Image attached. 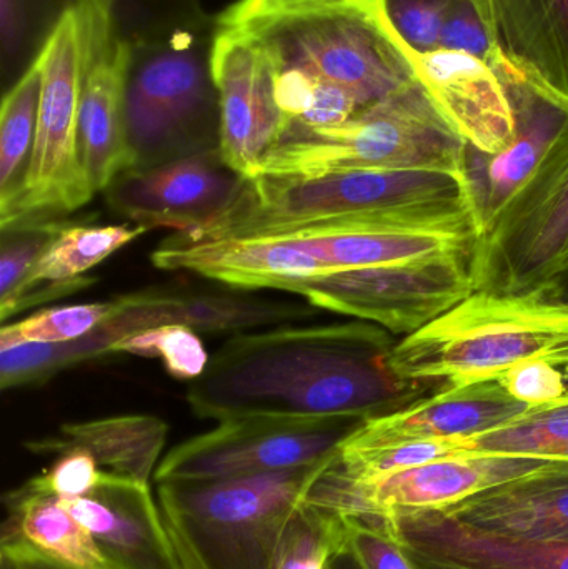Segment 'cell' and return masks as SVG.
<instances>
[{
    "label": "cell",
    "instance_id": "15",
    "mask_svg": "<svg viewBox=\"0 0 568 569\" xmlns=\"http://www.w3.org/2000/svg\"><path fill=\"white\" fill-rule=\"evenodd\" d=\"M312 305L283 303L230 295H177L146 290L113 300V311L99 328L67 345L70 365L109 353L110 345L137 331L162 325H182L197 333L243 331L266 325L306 320Z\"/></svg>",
    "mask_w": 568,
    "mask_h": 569
},
{
    "label": "cell",
    "instance_id": "32",
    "mask_svg": "<svg viewBox=\"0 0 568 569\" xmlns=\"http://www.w3.org/2000/svg\"><path fill=\"white\" fill-rule=\"evenodd\" d=\"M117 37L127 46L166 39L209 23L200 0H99Z\"/></svg>",
    "mask_w": 568,
    "mask_h": 569
},
{
    "label": "cell",
    "instance_id": "12",
    "mask_svg": "<svg viewBox=\"0 0 568 569\" xmlns=\"http://www.w3.org/2000/svg\"><path fill=\"white\" fill-rule=\"evenodd\" d=\"M42 70L36 146L13 222L69 213L89 203L79 156L80 40L76 10L69 13L39 59Z\"/></svg>",
    "mask_w": 568,
    "mask_h": 569
},
{
    "label": "cell",
    "instance_id": "13",
    "mask_svg": "<svg viewBox=\"0 0 568 569\" xmlns=\"http://www.w3.org/2000/svg\"><path fill=\"white\" fill-rule=\"evenodd\" d=\"M80 40L79 156L93 193L137 169L126 129L129 46L117 37L99 0L76 9Z\"/></svg>",
    "mask_w": 568,
    "mask_h": 569
},
{
    "label": "cell",
    "instance_id": "44",
    "mask_svg": "<svg viewBox=\"0 0 568 569\" xmlns=\"http://www.w3.org/2000/svg\"><path fill=\"white\" fill-rule=\"evenodd\" d=\"M327 569H362L360 565L357 563L356 558L352 557L349 550H347L346 545H343L342 550L339 553L333 555L332 560H330L329 567Z\"/></svg>",
    "mask_w": 568,
    "mask_h": 569
},
{
    "label": "cell",
    "instance_id": "47",
    "mask_svg": "<svg viewBox=\"0 0 568 569\" xmlns=\"http://www.w3.org/2000/svg\"><path fill=\"white\" fill-rule=\"evenodd\" d=\"M566 273H568V250L566 257H564L562 266H560L559 277L566 276ZM559 277H557V279H559Z\"/></svg>",
    "mask_w": 568,
    "mask_h": 569
},
{
    "label": "cell",
    "instance_id": "10",
    "mask_svg": "<svg viewBox=\"0 0 568 569\" xmlns=\"http://www.w3.org/2000/svg\"><path fill=\"white\" fill-rule=\"evenodd\" d=\"M568 250V126L532 179L472 250L476 290L556 282Z\"/></svg>",
    "mask_w": 568,
    "mask_h": 569
},
{
    "label": "cell",
    "instance_id": "2",
    "mask_svg": "<svg viewBox=\"0 0 568 569\" xmlns=\"http://www.w3.org/2000/svg\"><path fill=\"white\" fill-rule=\"evenodd\" d=\"M217 19L259 46L283 120L280 139L343 126L417 80L380 0H239Z\"/></svg>",
    "mask_w": 568,
    "mask_h": 569
},
{
    "label": "cell",
    "instance_id": "3",
    "mask_svg": "<svg viewBox=\"0 0 568 569\" xmlns=\"http://www.w3.org/2000/svg\"><path fill=\"white\" fill-rule=\"evenodd\" d=\"M380 227L479 239L466 172L356 169L243 179L236 199L187 242L279 237L300 230Z\"/></svg>",
    "mask_w": 568,
    "mask_h": 569
},
{
    "label": "cell",
    "instance_id": "6",
    "mask_svg": "<svg viewBox=\"0 0 568 569\" xmlns=\"http://www.w3.org/2000/svg\"><path fill=\"white\" fill-rule=\"evenodd\" d=\"M216 30L213 17L206 26L129 47L123 106L137 169L219 149Z\"/></svg>",
    "mask_w": 568,
    "mask_h": 569
},
{
    "label": "cell",
    "instance_id": "26",
    "mask_svg": "<svg viewBox=\"0 0 568 569\" xmlns=\"http://www.w3.org/2000/svg\"><path fill=\"white\" fill-rule=\"evenodd\" d=\"M279 237L293 240L303 252L316 257L330 272L472 253L476 246L474 240L464 237L380 227L313 229Z\"/></svg>",
    "mask_w": 568,
    "mask_h": 569
},
{
    "label": "cell",
    "instance_id": "43",
    "mask_svg": "<svg viewBox=\"0 0 568 569\" xmlns=\"http://www.w3.org/2000/svg\"><path fill=\"white\" fill-rule=\"evenodd\" d=\"M407 557L412 561L416 569H479L470 567V565L460 563V561L450 560V558L439 557V555L427 553V551L419 550V548L410 547L403 543Z\"/></svg>",
    "mask_w": 568,
    "mask_h": 569
},
{
    "label": "cell",
    "instance_id": "21",
    "mask_svg": "<svg viewBox=\"0 0 568 569\" xmlns=\"http://www.w3.org/2000/svg\"><path fill=\"white\" fill-rule=\"evenodd\" d=\"M157 269L190 272L246 290H276L287 279L330 272L287 237H227L187 242L173 236L152 253Z\"/></svg>",
    "mask_w": 568,
    "mask_h": 569
},
{
    "label": "cell",
    "instance_id": "9",
    "mask_svg": "<svg viewBox=\"0 0 568 569\" xmlns=\"http://www.w3.org/2000/svg\"><path fill=\"white\" fill-rule=\"evenodd\" d=\"M327 468V465H326ZM323 468L306 501L343 520L389 525L397 515L440 511L527 478L568 475L566 461L462 455L373 480H343Z\"/></svg>",
    "mask_w": 568,
    "mask_h": 569
},
{
    "label": "cell",
    "instance_id": "45",
    "mask_svg": "<svg viewBox=\"0 0 568 569\" xmlns=\"http://www.w3.org/2000/svg\"><path fill=\"white\" fill-rule=\"evenodd\" d=\"M550 284H552L554 290H556L557 293L564 298V300L568 301V273H566V276L559 277L556 282Z\"/></svg>",
    "mask_w": 568,
    "mask_h": 569
},
{
    "label": "cell",
    "instance_id": "5",
    "mask_svg": "<svg viewBox=\"0 0 568 569\" xmlns=\"http://www.w3.org/2000/svg\"><path fill=\"white\" fill-rule=\"evenodd\" d=\"M327 463L157 483V501L183 568L272 569L290 520Z\"/></svg>",
    "mask_w": 568,
    "mask_h": 569
},
{
    "label": "cell",
    "instance_id": "14",
    "mask_svg": "<svg viewBox=\"0 0 568 569\" xmlns=\"http://www.w3.org/2000/svg\"><path fill=\"white\" fill-rule=\"evenodd\" d=\"M242 182L216 149L129 170L106 192L117 213L147 232L162 227L190 233L217 219Z\"/></svg>",
    "mask_w": 568,
    "mask_h": 569
},
{
    "label": "cell",
    "instance_id": "29",
    "mask_svg": "<svg viewBox=\"0 0 568 569\" xmlns=\"http://www.w3.org/2000/svg\"><path fill=\"white\" fill-rule=\"evenodd\" d=\"M146 232V227L136 226V223L133 226H69L67 223L22 284L7 300L0 301V308L7 307L23 291L37 284L92 282L93 279L83 277L89 270Z\"/></svg>",
    "mask_w": 568,
    "mask_h": 569
},
{
    "label": "cell",
    "instance_id": "16",
    "mask_svg": "<svg viewBox=\"0 0 568 569\" xmlns=\"http://www.w3.org/2000/svg\"><path fill=\"white\" fill-rule=\"evenodd\" d=\"M216 22L213 77L219 90L220 156L242 179H252L263 157L279 142L283 120L256 40L240 27L217 17Z\"/></svg>",
    "mask_w": 568,
    "mask_h": 569
},
{
    "label": "cell",
    "instance_id": "22",
    "mask_svg": "<svg viewBox=\"0 0 568 569\" xmlns=\"http://www.w3.org/2000/svg\"><path fill=\"white\" fill-rule=\"evenodd\" d=\"M427 553L479 569H568V543L486 533L440 511H410L380 525Z\"/></svg>",
    "mask_w": 568,
    "mask_h": 569
},
{
    "label": "cell",
    "instance_id": "18",
    "mask_svg": "<svg viewBox=\"0 0 568 569\" xmlns=\"http://www.w3.org/2000/svg\"><path fill=\"white\" fill-rule=\"evenodd\" d=\"M410 56L417 80L467 146L487 156L509 149L517 133L516 110L492 66L446 49Z\"/></svg>",
    "mask_w": 568,
    "mask_h": 569
},
{
    "label": "cell",
    "instance_id": "28",
    "mask_svg": "<svg viewBox=\"0 0 568 569\" xmlns=\"http://www.w3.org/2000/svg\"><path fill=\"white\" fill-rule=\"evenodd\" d=\"M42 70L39 62L9 92L0 112V227L10 226L22 199L39 122Z\"/></svg>",
    "mask_w": 568,
    "mask_h": 569
},
{
    "label": "cell",
    "instance_id": "4",
    "mask_svg": "<svg viewBox=\"0 0 568 569\" xmlns=\"http://www.w3.org/2000/svg\"><path fill=\"white\" fill-rule=\"evenodd\" d=\"M568 368V301L552 284L527 291L476 290L393 345L400 380L444 391L496 381L527 361Z\"/></svg>",
    "mask_w": 568,
    "mask_h": 569
},
{
    "label": "cell",
    "instance_id": "49",
    "mask_svg": "<svg viewBox=\"0 0 568 569\" xmlns=\"http://www.w3.org/2000/svg\"><path fill=\"white\" fill-rule=\"evenodd\" d=\"M0 569H9L6 567V565H2V567H0Z\"/></svg>",
    "mask_w": 568,
    "mask_h": 569
},
{
    "label": "cell",
    "instance_id": "36",
    "mask_svg": "<svg viewBox=\"0 0 568 569\" xmlns=\"http://www.w3.org/2000/svg\"><path fill=\"white\" fill-rule=\"evenodd\" d=\"M440 49L469 53L499 69L507 57L497 37L489 0H450L440 32Z\"/></svg>",
    "mask_w": 568,
    "mask_h": 569
},
{
    "label": "cell",
    "instance_id": "20",
    "mask_svg": "<svg viewBox=\"0 0 568 569\" xmlns=\"http://www.w3.org/2000/svg\"><path fill=\"white\" fill-rule=\"evenodd\" d=\"M534 410L510 397L499 381H480L380 417L369 418L346 438L362 447L402 441L470 438L504 427Z\"/></svg>",
    "mask_w": 568,
    "mask_h": 569
},
{
    "label": "cell",
    "instance_id": "37",
    "mask_svg": "<svg viewBox=\"0 0 568 569\" xmlns=\"http://www.w3.org/2000/svg\"><path fill=\"white\" fill-rule=\"evenodd\" d=\"M67 223L27 217L2 229L0 301L7 300L32 272Z\"/></svg>",
    "mask_w": 568,
    "mask_h": 569
},
{
    "label": "cell",
    "instance_id": "40",
    "mask_svg": "<svg viewBox=\"0 0 568 569\" xmlns=\"http://www.w3.org/2000/svg\"><path fill=\"white\" fill-rule=\"evenodd\" d=\"M497 381L510 397L534 410L559 403L568 391L566 375L556 365L542 360L517 365Z\"/></svg>",
    "mask_w": 568,
    "mask_h": 569
},
{
    "label": "cell",
    "instance_id": "39",
    "mask_svg": "<svg viewBox=\"0 0 568 569\" xmlns=\"http://www.w3.org/2000/svg\"><path fill=\"white\" fill-rule=\"evenodd\" d=\"M390 26L410 52L440 49V32L450 0H380Z\"/></svg>",
    "mask_w": 568,
    "mask_h": 569
},
{
    "label": "cell",
    "instance_id": "35",
    "mask_svg": "<svg viewBox=\"0 0 568 569\" xmlns=\"http://www.w3.org/2000/svg\"><path fill=\"white\" fill-rule=\"evenodd\" d=\"M109 353L160 358L170 377L192 380L202 377L209 367V353L197 331L182 325H162L127 335L110 345Z\"/></svg>",
    "mask_w": 568,
    "mask_h": 569
},
{
    "label": "cell",
    "instance_id": "1",
    "mask_svg": "<svg viewBox=\"0 0 568 569\" xmlns=\"http://www.w3.org/2000/svg\"><path fill=\"white\" fill-rule=\"evenodd\" d=\"M393 345L389 331L360 320L242 333L210 358L187 401L202 420H369L427 388L390 370Z\"/></svg>",
    "mask_w": 568,
    "mask_h": 569
},
{
    "label": "cell",
    "instance_id": "27",
    "mask_svg": "<svg viewBox=\"0 0 568 569\" xmlns=\"http://www.w3.org/2000/svg\"><path fill=\"white\" fill-rule=\"evenodd\" d=\"M0 545H20L69 569H116L90 531L57 498L27 491L6 497Z\"/></svg>",
    "mask_w": 568,
    "mask_h": 569
},
{
    "label": "cell",
    "instance_id": "42",
    "mask_svg": "<svg viewBox=\"0 0 568 569\" xmlns=\"http://www.w3.org/2000/svg\"><path fill=\"white\" fill-rule=\"evenodd\" d=\"M0 550H2L0 563L6 565L9 569H69L33 553L20 545H0Z\"/></svg>",
    "mask_w": 568,
    "mask_h": 569
},
{
    "label": "cell",
    "instance_id": "34",
    "mask_svg": "<svg viewBox=\"0 0 568 569\" xmlns=\"http://www.w3.org/2000/svg\"><path fill=\"white\" fill-rule=\"evenodd\" d=\"M113 301L67 305L37 311L0 331V351L23 345H57L80 340L112 315Z\"/></svg>",
    "mask_w": 568,
    "mask_h": 569
},
{
    "label": "cell",
    "instance_id": "25",
    "mask_svg": "<svg viewBox=\"0 0 568 569\" xmlns=\"http://www.w3.org/2000/svg\"><path fill=\"white\" fill-rule=\"evenodd\" d=\"M169 427L152 415H120L100 420L67 423L52 437L27 441L33 455H57L83 450L92 455L100 470L122 480L150 483L166 447Z\"/></svg>",
    "mask_w": 568,
    "mask_h": 569
},
{
    "label": "cell",
    "instance_id": "17",
    "mask_svg": "<svg viewBox=\"0 0 568 569\" xmlns=\"http://www.w3.org/2000/svg\"><path fill=\"white\" fill-rule=\"evenodd\" d=\"M497 72L506 82L516 110L517 133L509 149L497 156L467 146L466 176L479 223V240L532 179L568 126V107L530 82L509 59Z\"/></svg>",
    "mask_w": 568,
    "mask_h": 569
},
{
    "label": "cell",
    "instance_id": "7",
    "mask_svg": "<svg viewBox=\"0 0 568 569\" xmlns=\"http://www.w3.org/2000/svg\"><path fill=\"white\" fill-rule=\"evenodd\" d=\"M467 143L419 80L336 129L287 136L257 176H319L356 169L466 172Z\"/></svg>",
    "mask_w": 568,
    "mask_h": 569
},
{
    "label": "cell",
    "instance_id": "48",
    "mask_svg": "<svg viewBox=\"0 0 568 569\" xmlns=\"http://www.w3.org/2000/svg\"><path fill=\"white\" fill-rule=\"evenodd\" d=\"M567 383H568V378H567ZM564 400H568V391H567V397H566V398H564ZM564 400H562V401H564Z\"/></svg>",
    "mask_w": 568,
    "mask_h": 569
},
{
    "label": "cell",
    "instance_id": "30",
    "mask_svg": "<svg viewBox=\"0 0 568 569\" xmlns=\"http://www.w3.org/2000/svg\"><path fill=\"white\" fill-rule=\"evenodd\" d=\"M80 0H0V72L7 93L36 67L62 20Z\"/></svg>",
    "mask_w": 568,
    "mask_h": 569
},
{
    "label": "cell",
    "instance_id": "23",
    "mask_svg": "<svg viewBox=\"0 0 568 569\" xmlns=\"http://www.w3.org/2000/svg\"><path fill=\"white\" fill-rule=\"evenodd\" d=\"M440 513L486 533L568 543V475L502 485Z\"/></svg>",
    "mask_w": 568,
    "mask_h": 569
},
{
    "label": "cell",
    "instance_id": "46",
    "mask_svg": "<svg viewBox=\"0 0 568 569\" xmlns=\"http://www.w3.org/2000/svg\"><path fill=\"white\" fill-rule=\"evenodd\" d=\"M277 3L340 2V0H272Z\"/></svg>",
    "mask_w": 568,
    "mask_h": 569
},
{
    "label": "cell",
    "instance_id": "33",
    "mask_svg": "<svg viewBox=\"0 0 568 569\" xmlns=\"http://www.w3.org/2000/svg\"><path fill=\"white\" fill-rule=\"evenodd\" d=\"M343 545L342 518L303 501L283 535L272 569H327Z\"/></svg>",
    "mask_w": 568,
    "mask_h": 569
},
{
    "label": "cell",
    "instance_id": "19",
    "mask_svg": "<svg viewBox=\"0 0 568 569\" xmlns=\"http://www.w3.org/2000/svg\"><path fill=\"white\" fill-rule=\"evenodd\" d=\"M116 569H186L150 483L110 477L86 497L57 498Z\"/></svg>",
    "mask_w": 568,
    "mask_h": 569
},
{
    "label": "cell",
    "instance_id": "24",
    "mask_svg": "<svg viewBox=\"0 0 568 569\" xmlns=\"http://www.w3.org/2000/svg\"><path fill=\"white\" fill-rule=\"evenodd\" d=\"M507 59L568 107V0H489Z\"/></svg>",
    "mask_w": 568,
    "mask_h": 569
},
{
    "label": "cell",
    "instance_id": "38",
    "mask_svg": "<svg viewBox=\"0 0 568 569\" xmlns=\"http://www.w3.org/2000/svg\"><path fill=\"white\" fill-rule=\"evenodd\" d=\"M107 475L92 455L83 450H67L57 455L47 470L20 487L27 493L53 498H79L92 493Z\"/></svg>",
    "mask_w": 568,
    "mask_h": 569
},
{
    "label": "cell",
    "instance_id": "41",
    "mask_svg": "<svg viewBox=\"0 0 568 569\" xmlns=\"http://www.w3.org/2000/svg\"><path fill=\"white\" fill-rule=\"evenodd\" d=\"M346 548L362 569H416L403 550L402 541L386 528L343 520Z\"/></svg>",
    "mask_w": 568,
    "mask_h": 569
},
{
    "label": "cell",
    "instance_id": "31",
    "mask_svg": "<svg viewBox=\"0 0 568 569\" xmlns=\"http://www.w3.org/2000/svg\"><path fill=\"white\" fill-rule=\"evenodd\" d=\"M460 447L469 455L568 463V400L527 411L517 420L487 433L460 438Z\"/></svg>",
    "mask_w": 568,
    "mask_h": 569
},
{
    "label": "cell",
    "instance_id": "8",
    "mask_svg": "<svg viewBox=\"0 0 568 569\" xmlns=\"http://www.w3.org/2000/svg\"><path fill=\"white\" fill-rule=\"evenodd\" d=\"M276 290L407 337L470 297L476 282L472 253H454L287 279Z\"/></svg>",
    "mask_w": 568,
    "mask_h": 569
},
{
    "label": "cell",
    "instance_id": "11",
    "mask_svg": "<svg viewBox=\"0 0 568 569\" xmlns=\"http://www.w3.org/2000/svg\"><path fill=\"white\" fill-rule=\"evenodd\" d=\"M366 420L242 417L183 441L157 467L162 481L223 480L313 467L330 460Z\"/></svg>",
    "mask_w": 568,
    "mask_h": 569
}]
</instances>
